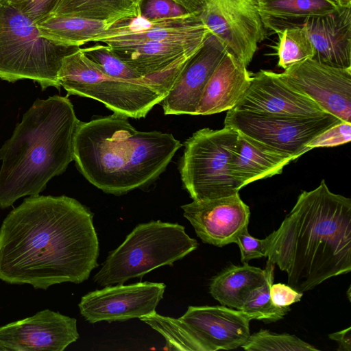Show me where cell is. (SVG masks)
<instances>
[{
	"instance_id": "6",
	"label": "cell",
	"mask_w": 351,
	"mask_h": 351,
	"mask_svg": "<svg viewBox=\"0 0 351 351\" xmlns=\"http://www.w3.org/2000/svg\"><path fill=\"white\" fill-rule=\"evenodd\" d=\"M58 81L67 96L95 99L114 113L134 119L145 117L172 87L160 82H134L110 76L90 60L81 47L63 58Z\"/></svg>"
},
{
	"instance_id": "16",
	"label": "cell",
	"mask_w": 351,
	"mask_h": 351,
	"mask_svg": "<svg viewBox=\"0 0 351 351\" xmlns=\"http://www.w3.org/2000/svg\"><path fill=\"white\" fill-rule=\"evenodd\" d=\"M234 110L278 117H315L326 113L315 101L294 90L271 71L252 75Z\"/></svg>"
},
{
	"instance_id": "22",
	"label": "cell",
	"mask_w": 351,
	"mask_h": 351,
	"mask_svg": "<svg viewBox=\"0 0 351 351\" xmlns=\"http://www.w3.org/2000/svg\"><path fill=\"white\" fill-rule=\"evenodd\" d=\"M232 152L230 171L241 186L281 173L293 158L239 132Z\"/></svg>"
},
{
	"instance_id": "25",
	"label": "cell",
	"mask_w": 351,
	"mask_h": 351,
	"mask_svg": "<svg viewBox=\"0 0 351 351\" xmlns=\"http://www.w3.org/2000/svg\"><path fill=\"white\" fill-rule=\"evenodd\" d=\"M340 7L328 0H257V8L265 29L274 32L285 22L330 14Z\"/></svg>"
},
{
	"instance_id": "15",
	"label": "cell",
	"mask_w": 351,
	"mask_h": 351,
	"mask_svg": "<svg viewBox=\"0 0 351 351\" xmlns=\"http://www.w3.org/2000/svg\"><path fill=\"white\" fill-rule=\"evenodd\" d=\"M79 338L77 320L45 309L0 327V351H63Z\"/></svg>"
},
{
	"instance_id": "34",
	"label": "cell",
	"mask_w": 351,
	"mask_h": 351,
	"mask_svg": "<svg viewBox=\"0 0 351 351\" xmlns=\"http://www.w3.org/2000/svg\"><path fill=\"white\" fill-rule=\"evenodd\" d=\"M270 295L273 303L278 306H289L299 302L303 293L296 291L289 285L282 283L272 284Z\"/></svg>"
},
{
	"instance_id": "10",
	"label": "cell",
	"mask_w": 351,
	"mask_h": 351,
	"mask_svg": "<svg viewBox=\"0 0 351 351\" xmlns=\"http://www.w3.org/2000/svg\"><path fill=\"white\" fill-rule=\"evenodd\" d=\"M341 121L330 114L315 117H278L231 109L227 111L224 126L295 160L310 151L307 145L313 138Z\"/></svg>"
},
{
	"instance_id": "20",
	"label": "cell",
	"mask_w": 351,
	"mask_h": 351,
	"mask_svg": "<svg viewBox=\"0 0 351 351\" xmlns=\"http://www.w3.org/2000/svg\"><path fill=\"white\" fill-rule=\"evenodd\" d=\"M251 78L247 66L227 51L204 88L197 114L209 115L234 108L247 89Z\"/></svg>"
},
{
	"instance_id": "17",
	"label": "cell",
	"mask_w": 351,
	"mask_h": 351,
	"mask_svg": "<svg viewBox=\"0 0 351 351\" xmlns=\"http://www.w3.org/2000/svg\"><path fill=\"white\" fill-rule=\"evenodd\" d=\"M184 217L204 243L223 247L234 243L248 227L250 211L239 193L181 206Z\"/></svg>"
},
{
	"instance_id": "18",
	"label": "cell",
	"mask_w": 351,
	"mask_h": 351,
	"mask_svg": "<svg viewBox=\"0 0 351 351\" xmlns=\"http://www.w3.org/2000/svg\"><path fill=\"white\" fill-rule=\"evenodd\" d=\"M226 49L211 34L186 62L168 94L160 103L165 114L197 115L204 88Z\"/></svg>"
},
{
	"instance_id": "9",
	"label": "cell",
	"mask_w": 351,
	"mask_h": 351,
	"mask_svg": "<svg viewBox=\"0 0 351 351\" xmlns=\"http://www.w3.org/2000/svg\"><path fill=\"white\" fill-rule=\"evenodd\" d=\"M238 135L228 126L202 128L184 142L179 169L183 186L193 200L227 197L242 188L230 171Z\"/></svg>"
},
{
	"instance_id": "27",
	"label": "cell",
	"mask_w": 351,
	"mask_h": 351,
	"mask_svg": "<svg viewBox=\"0 0 351 351\" xmlns=\"http://www.w3.org/2000/svg\"><path fill=\"white\" fill-rule=\"evenodd\" d=\"M275 32L278 35V42L273 48L276 51L279 67L285 70L295 64L313 58L314 47L302 25L282 28Z\"/></svg>"
},
{
	"instance_id": "1",
	"label": "cell",
	"mask_w": 351,
	"mask_h": 351,
	"mask_svg": "<svg viewBox=\"0 0 351 351\" xmlns=\"http://www.w3.org/2000/svg\"><path fill=\"white\" fill-rule=\"evenodd\" d=\"M93 215L65 195L29 196L0 228V280L46 290L81 283L98 266Z\"/></svg>"
},
{
	"instance_id": "39",
	"label": "cell",
	"mask_w": 351,
	"mask_h": 351,
	"mask_svg": "<svg viewBox=\"0 0 351 351\" xmlns=\"http://www.w3.org/2000/svg\"><path fill=\"white\" fill-rule=\"evenodd\" d=\"M335 4H337L338 5L341 6L340 4H339V0H328Z\"/></svg>"
},
{
	"instance_id": "8",
	"label": "cell",
	"mask_w": 351,
	"mask_h": 351,
	"mask_svg": "<svg viewBox=\"0 0 351 351\" xmlns=\"http://www.w3.org/2000/svg\"><path fill=\"white\" fill-rule=\"evenodd\" d=\"M140 319L164 337L169 350H233L250 335V319L241 311L223 305L190 306L177 319L154 312Z\"/></svg>"
},
{
	"instance_id": "13",
	"label": "cell",
	"mask_w": 351,
	"mask_h": 351,
	"mask_svg": "<svg viewBox=\"0 0 351 351\" xmlns=\"http://www.w3.org/2000/svg\"><path fill=\"white\" fill-rule=\"evenodd\" d=\"M210 34L198 8L173 18L150 20L140 16L123 20L95 37L92 43L110 47L147 41L202 45Z\"/></svg>"
},
{
	"instance_id": "36",
	"label": "cell",
	"mask_w": 351,
	"mask_h": 351,
	"mask_svg": "<svg viewBox=\"0 0 351 351\" xmlns=\"http://www.w3.org/2000/svg\"><path fill=\"white\" fill-rule=\"evenodd\" d=\"M341 7L351 6V0H339Z\"/></svg>"
},
{
	"instance_id": "35",
	"label": "cell",
	"mask_w": 351,
	"mask_h": 351,
	"mask_svg": "<svg viewBox=\"0 0 351 351\" xmlns=\"http://www.w3.org/2000/svg\"><path fill=\"white\" fill-rule=\"evenodd\" d=\"M328 337L338 343L337 350H351V327L329 334Z\"/></svg>"
},
{
	"instance_id": "38",
	"label": "cell",
	"mask_w": 351,
	"mask_h": 351,
	"mask_svg": "<svg viewBox=\"0 0 351 351\" xmlns=\"http://www.w3.org/2000/svg\"><path fill=\"white\" fill-rule=\"evenodd\" d=\"M172 1L186 7L184 0H172Z\"/></svg>"
},
{
	"instance_id": "23",
	"label": "cell",
	"mask_w": 351,
	"mask_h": 351,
	"mask_svg": "<svg viewBox=\"0 0 351 351\" xmlns=\"http://www.w3.org/2000/svg\"><path fill=\"white\" fill-rule=\"evenodd\" d=\"M266 269L250 266L230 265L210 283V293L225 306L239 310L245 301L256 289L266 281Z\"/></svg>"
},
{
	"instance_id": "40",
	"label": "cell",
	"mask_w": 351,
	"mask_h": 351,
	"mask_svg": "<svg viewBox=\"0 0 351 351\" xmlns=\"http://www.w3.org/2000/svg\"><path fill=\"white\" fill-rule=\"evenodd\" d=\"M10 0H0V3H7Z\"/></svg>"
},
{
	"instance_id": "19",
	"label": "cell",
	"mask_w": 351,
	"mask_h": 351,
	"mask_svg": "<svg viewBox=\"0 0 351 351\" xmlns=\"http://www.w3.org/2000/svg\"><path fill=\"white\" fill-rule=\"evenodd\" d=\"M301 25L314 47L313 60L335 67L351 68V6L304 19Z\"/></svg>"
},
{
	"instance_id": "3",
	"label": "cell",
	"mask_w": 351,
	"mask_h": 351,
	"mask_svg": "<svg viewBox=\"0 0 351 351\" xmlns=\"http://www.w3.org/2000/svg\"><path fill=\"white\" fill-rule=\"evenodd\" d=\"M182 145L171 134L138 131L128 117L114 113L80 121L73 156L90 184L119 195L155 180Z\"/></svg>"
},
{
	"instance_id": "26",
	"label": "cell",
	"mask_w": 351,
	"mask_h": 351,
	"mask_svg": "<svg viewBox=\"0 0 351 351\" xmlns=\"http://www.w3.org/2000/svg\"><path fill=\"white\" fill-rule=\"evenodd\" d=\"M51 16L104 20L114 25L141 16V8L130 0H58Z\"/></svg>"
},
{
	"instance_id": "7",
	"label": "cell",
	"mask_w": 351,
	"mask_h": 351,
	"mask_svg": "<svg viewBox=\"0 0 351 351\" xmlns=\"http://www.w3.org/2000/svg\"><path fill=\"white\" fill-rule=\"evenodd\" d=\"M197 246V241L178 223L161 221L141 223L110 252L93 280L104 287L123 284L159 267L171 265Z\"/></svg>"
},
{
	"instance_id": "28",
	"label": "cell",
	"mask_w": 351,
	"mask_h": 351,
	"mask_svg": "<svg viewBox=\"0 0 351 351\" xmlns=\"http://www.w3.org/2000/svg\"><path fill=\"white\" fill-rule=\"evenodd\" d=\"M275 265L267 261L265 269L267 278L265 282L254 290L240 308L250 319L262 320L272 322L282 319L290 311L289 306L275 305L270 295V287L274 281Z\"/></svg>"
},
{
	"instance_id": "31",
	"label": "cell",
	"mask_w": 351,
	"mask_h": 351,
	"mask_svg": "<svg viewBox=\"0 0 351 351\" xmlns=\"http://www.w3.org/2000/svg\"><path fill=\"white\" fill-rule=\"evenodd\" d=\"M58 0H10L7 3L36 24L50 16Z\"/></svg>"
},
{
	"instance_id": "4",
	"label": "cell",
	"mask_w": 351,
	"mask_h": 351,
	"mask_svg": "<svg viewBox=\"0 0 351 351\" xmlns=\"http://www.w3.org/2000/svg\"><path fill=\"white\" fill-rule=\"evenodd\" d=\"M68 96L37 99L0 148V208L36 196L73 160L80 123Z\"/></svg>"
},
{
	"instance_id": "37",
	"label": "cell",
	"mask_w": 351,
	"mask_h": 351,
	"mask_svg": "<svg viewBox=\"0 0 351 351\" xmlns=\"http://www.w3.org/2000/svg\"><path fill=\"white\" fill-rule=\"evenodd\" d=\"M134 5L136 6L141 8V5L143 0H130Z\"/></svg>"
},
{
	"instance_id": "32",
	"label": "cell",
	"mask_w": 351,
	"mask_h": 351,
	"mask_svg": "<svg viewBox=\"0 0 351 351\" xmlns=\"http://www.w3.org/2000/svg\"><path fill=\"white\" fill-rule=\"evenodd\" d=\"M351 140V123L341 121L325 130L313 138L307 147H334L348 143Z\"/></svg>"
},
{
	"instance_id": "5",
	"label": "cell",
	"mask_w": 351,
	"mask_h": 351,
	"mask_svg": "<svg viewBox=\"0 0 351 351\" xmlns=\"http://www.w3.org/2000/svg\"><path fill=\"white\" fill-rule=\"evenodd\" d=\"M80 47L58 45L43 36L35 23L14 7L0 3V78L31 80L42 90L58 89L63 58Z\"/></svg>"
},
{
	"instance_id": "30",
	"label": "cell",
	"mask_w": 351,
	"mask_h": 351,
	"mask_svg": "<svg viewBox=\"0 0 351 351\" xmlns=\"http://www.w3.org/2000/svg\"><path fill=\"white\" fill-rule=\"evenodd\" d=\"M192 10H194L172 0H143L141 5V16L150 20L168 19L184 15Z\"/></svg>"
},
{
	"instance_id": "21",
	"label": "cell",
	"mask_w": 351,
	"mask_h": 351,
	"mask_svg": "<svg viewBox=\"0 0 351 351\" xmlns=\"http://www.w3.org/2000/svg\"><path fill=\"white\" fill-rule=\"evenodd\" d=\"M203 45L147 41L109 47L142 76L152 77L186 63Z\"/></svg>"
},
{
	"instance_id": "33",
	"label": "cell",
	"mask_w": 351,
	"mask_h": 351,
	"mask_svg": "<svg viewBox=\"0 0 351 351\" xmlns=\"http://www.w3.org/2000/svg\"><path fill=\"white\" fill-rule=\"evenodd\" d=\"M237 243L241 252V261L247 263L250 260L267 257V241L253 237L245 228L236 239Z\"/></svg>"
},
{
	"instance_id": "14",
	"label": "cell",
	"mask_w": 351,
	"mask_h": 351,
	"mask_svg": "<svg viewBox=\"0 0 351 351\" xmlns=\"http://www.w3.org/2000/svg\"><path fill=\"white\" fill-rule=\"evenodd\" d=\"M165 285L137 282L106 286L84 295L79 303L81 315L90 324L141 318L156 312Z\"/></svg>"
},
{
	"instance_id": "11",
	"label": "cell",
	"mask_w": 351,
	"mask_h": 351,
	"mask_svg": "<svg viewBox=\"0 0 351 351\" xmlns=\"http://www.w3.org/2000/svg\"><path fill=\"white\" fill-rule=\"evenodd\" d=\"M200 17L229 52L247 66L267 34L257 0H197Z\"/></svg>"
},
{
	"instance_id": "24",
	"label": "cell",
	"mask_w": 351,
	"mask_h": 351,
	"mask_svg": "<svg viewBox=\"0 0 351 351\" xmlns=\"http://www.w3.org/2000/svg\"><path fill=\"white\" fill-rule=\"evenodd\" d=\"M36 25L41 36L69 47L92 43L95 37L112 25L104 20L71 16H50Z\"/></svg>"
},
{
	"instance_id": "2",
	"label": "cell",
	"mask_w": 351,
	"mask_h": 351,
	"mask_svg": "<svg viewBox=\"0 0 351 351\" xmlns=\"http://www.w3.org/2000/svg\"><path fill=\"white\" fill-rule=\"evenodd\" d=\"M267 257L286 271L288 285L310 291L351 270V199L331 192L324 180L302 191L280 227L266 237Z\"/></svg>"
},
{
	"instance_id": "29",
	"label": "cell",
	"mask_w": 351,
	"mask_h": 351,
	"mask_svg": "<svg viewBox=\"0 0 351 351\" xmlns=\"http://www.w3.org/2000/svg\"><path fill=\"white\" fill-rule=\"evenodd\" d=\"M247 351H317L313 346L304 341L295 335L277 334L261 329L250 335L241 346Z\"/></svg>"
},
{
	"instance_id": "12",
	"label": "cell",
	"mask_w": 351,
	"mask_h": 351,
	"mask_svg": "<svg viewBox=\"0 0 351 351\" xmlns=\"http://www.w3.org/2000/svg\"><path fill=\"white\" fill-rule=\"evenodd\" d=\"M276 73L326 113L351 123V68L335 67L308 59Z\"/></svg>"
}]
</instances>
